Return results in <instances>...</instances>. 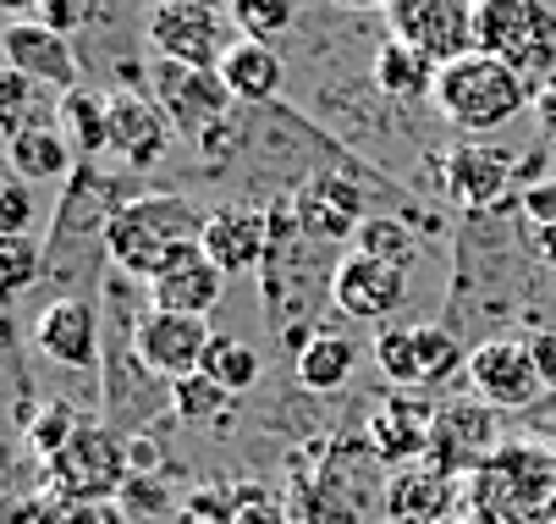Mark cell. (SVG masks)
I'll return each mask as SVG.
<instances>
[{"label": "cell", "mask_w": 556, "mask_h": 524, "mask_svg": "<svg viewBox=\"0 0 556 524\" xmlns=\"http://www.w3.org/2000/svg\"><path fill=\"white\" fill-rule=\"evenodd\" d=\"M39 23L45 28H55V34H72V28H84V17H89V0H39Z\"/></svg>", "instance_id": "40"}, {"label": "cell", "mask_w": 556, "mask_h": 524, "mask_svg": "<svg viewBox=\"0 0 556 524\" xmlns=\"http://www.w3.org/2000/svg\"><path fill=\"white\" fill-rule=\"evenodd\" d=\"M154 100H161V111L172 116V127H177V138H188V144H210V138H220V127L231 122V105H237V95L226 89V78L220 72H210V66H182V61H154Z\"/></svg>", "instance_id": "5"}, {"label": "cell", "mask_w": 556, "mask_h": 524, "mask_svg": "<svg viewBox=\"0 0 556 524\" xmlns=\"http://www.w3.org/2000/svg\"><path fill=\"white\" fill-rule=\"evenodd\" d=\"M430 105H435L457 133H496V127L518 122V116L534 105V89H529V78H518L507 61L473 50V55L441 66Z\"/></svg>", "instance_id": "2"}, {"label": "cell", "mask_w": 556, "mask_h": 524, "mask_svg": "<svg viewBox=\"0 0 556 524\" xmlns=\"http://www.w3.org/2000/svg\"><path fill=\"white\" fill-rule=\"evenodd\" d=\"M226 409H231V392H226L220 382H210L204 370L172 382V414H177V420H188V425H215V431H220Z\"/></svg>", "instance_id": "27"}, {"label": "cell", "mask_w": 556, "mask_h": 524, "mask_svg": "<svg viewBox=\"0 0 556 524\" xmlns=\"http://www.w3.org/2000/svg\"><path fill=\"white\" fill-rule=\"evenodd\" d=\"M231 28L243 39H281L292 23H298V0H231Z\"/></svg>", "instance_id": "29"}, {"label": "cell", "mask_w": 556, "mask_h": 524, "mask_svg": "<svg viewBox=\"0 0 556 524\" xmlns=\"http://www.w3.org/2000/svg\"><path fill=\"white\" fill-rule=\"evenodd\" d=\"M61 122L72 133V144L84 149V155H111V116H105V95H84V89H72L61 100Z\"/></svg>", "instance_id": "26"}, {"label": "cell", "mask_w": 556, "mask_h": 524, "mask_svg": "<svg viewBox=\"0 0 556 524\" xmlns=\"http://www.w3.org/2000/svg\"><path fill=\"white\" fill-rule=\"evenodd\" d=\"M34 89H39V84L28 78V72L7 66V78H0V127H7V138L28 127V100H34Z\"/></svg>", "instance_id": "35"}, {"label": "cell", "mask_w": 556, "mask_h": 524, "mask_svg": "<svg viewBox=\"0 0 556 524\" xmlns=\"http://www.w3.org/2000/svg\"><path fill=\"white\" fill-rule=\"evenodd\" d=\"M534 116H540V133L556 144V89H545V95L534 100Z\"/></svg>", "instance_id": "43"}, {"label": "cell", "mask_w": 556, "mask_h": 524, "mask_svg": "<svg viewBox=\"0 0 556 524\" xmlns=\"http://www.w3.org/2000/svg\"><path fill=\"white\" fill-rule=\"evenodd\" d=\"M468 387L491 409H529V403H540L551 392L534 353H529V342H513V337L480 342L468 353Z\"/></svg>", "instance_id": "10"}, {"label": "cell", "mask_w": 556, "mask_h": 524, "mask_svg": "<svg viewBox=\"0 0 556 524\" xmlns=\"http://www.w3.org/2000/svg\"><path fill=\"white\" fill-rule=\"evenodd\" d=\"M231 513H237V497H226L220 486H204V491H193V497L177 508L182 524H231Z\"/></svg>", "instance_id": "36"}, {"label": "cell", "mask_w": 556, "mask_h": 524, "mask_svg": "<svg viewBox=\"0 0 556 524\" xmlns=\"http://www.w3.org/2000/svg\"><path fill=\"white\" fill-rule=\"evenodd\" d=\"M529 353H534V364H540L545 387L556 392V332H534V337H529Z\"/></svg>", "instance_id": "42"}, {"label": "cell", "mask_w": 556, "mask_h": 524, "mask_svg": "<svg viewBox=\"0 0 556 524\" xmlns=\"http://www.w3.org/2000/svg\"><path fill=\"white\" fill-rule=\"evenodd\" d=\"M204 376H210V382H220L231 398H243L249 387H260L265 359H260V348H254V342H243V337H215V342H210V353H204Z\"/></svg>", "instance_id": "25"}, {"label": "cell", "mask_w": 556, "mask_h": 524, "mask_svg": "<svg viewBox=\"0 0 556 524\" xmlns=\"http://www.w3.org/2000/svg\"><path fill=\"white\" fill-rule=\"evenodd\" d=\"M45 481L61 502H111L132 481V447L105 420H84L77 436L45 464Z\"/></svg>", "instance_id": "4"}, {"label": "cell", "mask_w": 556, "mask_h": 524, "mask_svg": "<svg viewBox=\"0 0 556 524\" xmlns=\"http://www.w3.org/2000/svg\"><path fill=\"white\" fill-rule=\"evenodd\" d=\"M34 215H39L34 183L12 172V177H7V188H0V233H7V238H28V227H34Z\"/></svg>", "instance_id": "34"}, {"label": "cell", "mask_w": 556, "mask_h": 524, "mask_svg": "<svg viewBox=\"0 0 556 524\" xmlns=\"http://www.w3.org/2000/svg\"><path fill=\"white\" fill-rule=\"evenodd\" d=\"M375 364L386 370L391 387H403V392L419 387V337H414V326H380Z\"/></svg>", "instance_id": "30"}, {"label": "cell", "mask_w": 556, "mask_h": 524, "mask_svg": "<svg viewBox=\"0 0 556 524\" xmlns=\"http://www.w3.org/2000/svg\"><path fill=\"white\" fill-rule=\"evenodd\" d=\"M231 524H292V519H287L281 502H270V497H260V491H243V497H237Z\"/></svg>", "instance_id": "41"}, {"label": "cell", "mask_w": 556, "mask_h": 524, "mask_svg": "<svg viewBox=\"0 0 556 524\" xmlns=\"http://www.w3.org/2000/svg\"><path fill=\"white\" fill-rule=\"evenodd\" d=\"M353 249H364V254H375V260H391V265H403V271L414 265V238L396 227V221H386V215H364Z\"/></svg>", "instance_id": "33"}, {"label": "cell", "mask_w": 556, "mask_h": 524, "mask_svg": "<svg viewBox=\"0 0 556 524\" xmlns=\"http://www.w3.org/2000/svg\"><path fill=\"white\" fill-rule=\"evenodd\" d=\"M480 50L529 78L534 100L556 89V7L551 0H473Z\"/></svg>", "instance_id": "3"}, {"label": "cell", "mask_w": 556, "mask_h": 524, "mask_svg": "<svg viewBox=\"0 0 556 524\" xmlns=\"http://www.w3.org/2000/svg\"><path fill=\"white\" fill-rule=\"evenodd\" d=\"M204 221L210 210H199L182 194H132L105 221V254L116 271L154 282L172 265V254H182L188 244H204Z\"/></svg>", "instance_id": "1"}, {"label": "cell", "mask_w": 556, "mask_h": 524, "mask_svg": "<svg viewBox=\"0 0 556 524\" xmlns=\"http://www.w3.org/2000/svg\"><path fill=\"white\" fill-rule=\"evenodd\" d=\"M61 524H132V513H127L122 497H111V502H66Z\"/></svg>", "instance_id": "39"}, {"label": "cell", "mask_w": 556, "mask_h": 524, "mask_svg": "<svg viewBox=\"0 0 556 524\" xmlns=\"http://www.w3.org/2000/svg\"><path fill=\"white\" fill-rule=\"evenodd\" d=\"M226 271L204 254V244H188L182 254H172V265L149 282V298H154V310H172V315H199L210 321L220 310V298H226Z\"/></svg>", "instance_id": "13"}, {"label": "cell", "mask_w": 556, "mask_h": 524, "mask_svg": "<svg viewBox=\"0 0 556 524\" xmlns=\"http://www.w3.org/2000/svg\"><path fill=\"white\" fill-rule=\"evenodd\" d=\"M534 254L556 271V227H534Z\"/></svg>", "instance_id": "44"}, {"label": "cell", "mask_w": 556, "mask_h": 524, "mask_svg": "<svg viewBox=\"0 0 556 524\" xmlns=\"http://www.w3.org/2000/svg\"><path fill=\"white\" fill-rule=\"evenodd\" d=\"M0 7H7L12 17H23V12H34V7H39V0H0Z\"/></svg>", "instance_id": "45"}, {"label": "cell", "mask_w": 556, "mask_h": 524, "mask_svg": "<svg viewBox=\"0 0 556 524\" xmlns=\"http://www.w3.org/2000/svg\"><path fill=\"white\" fill-rule=\"evenodd\" d=\"M220 78L237 95V105H265V100H276L287 66H281V55L265 39H237L226 50V61H220Z\"/></svg>", "instance_id": "22"}, {"label": "cell", "mask_w": 556, "mask_h": 524, "mask_svg": "<svg viewBox=\"0 0 556 524\" xmlns=\"http://www.w3.org/2000/svg\"><path fill=\"white\" fill-rule=\"evenodd\" d=\"M292 364H298V387H303V392L331 398V392H342V387L353 382L358 348H353V337H342V332H314V337H303V348H298Z\"/></svg>", "instance_id": "24"}, {"label": "cell", "mask_w": 556, "mask_h": 524, "mask_svg": "<svg viewBox=\"0 0 556 524\" xmlns=\"http://www.w3.org/2000/svg\"><path fill=\"white\" fill-rule=\"evenodd\" d=\"M386 23L396 39L419 45L430 61H463L480 50V23L473 0H386Z\"/></svg>", "instance_id": "7"}, {"label": "cell", "mask_w": 556, "mask_h": 524, "mask_svg": "<svg viewBox=\"0 0 556 524\" xmlns=\"http://www.w3.org/2000/svg\"><path fill=\"white\" fill-rule=\"evenodd\" d=\"M435 524H468V519H457V513H446V519H435Z\"/></svg>", "instance_id": "46"}, {"label": "cell", "mask_w": 556, "mask_h": 524, "mask_svg": "<svg viewBox=\"0 0 556 524\" xmlns=\"http://www.w3.org/2000/svg\"><path fill=\"white\" fill-rule=\"evenodd\" d=\"M105 116H111V155H122L138 172H149L172 149V133L177 127L161 111V100H149L138 89H111L105 95Z\"/></svg>", "instance_id": "12"}, {"label": "cell", "mask_w": 556, "mask_h": 524, "mask_svg": "<svg viewBox=\"0 0 556 524\" xmlns=\"http://www.w3.org/2000/svg\"><path fill=\"white\" fill-rule=\"evenodd\" d=\"M435 78H441V61H430L419 45L396 39V34L380 39V50H375V89L386 100H430Z\"/></svg>", "instance_id": "21"}, {"label": "cell", "mask_w": 556, "mask_h": 524, "mask_svg": "<svg viewBox=\"0 0 556 524\" xmlns=\"http://www.w3.org/2000/svg\"><path fill=\"white\" fill-rule=\"evenodd\" d=\"M513 172H518V161L507 149H491V144H457L441 155V183L463 210H491L507 194Z\"/></svg>", "instance_id": "16"}, {"label": "cell", "mask_w": 556, "mask_h": 524, "mask_svg": "<svg viewBox=\"0 0 556 524\" xmlns=\"http://www.w3.org/2000/svg\"><path fill=\"white\" fill-rule=\"evenodd\" d=\"M215 332L199 315H172V310H149L132 321V353L154 370L161 382H182L193 370H204Z\"/></svg>", "instance_id": "11"}, {"label": "cell", "mask_w": 556, "mask_h": 524, "mask_svg": "<svg viewBox=\"0 0 556 524\" xmlns=\"http://www.w3.org/2000/svg\"><path fill=\"white\" fill-rule=\"evenodd\" d=\"M292 215H298V227H303L308 238L348 244V238H358V227H364V199L353 194V177L320 172V177H308V183L298 188Z\"/></svg>", "instance_id": "15"}, {"label": "cell", "mask_w": 556, "mask_h": 524, "mask_svg": "<svg viewBox=\"0 0 556 524\" xmlns=\"http://www.w3.org/2000/svg\"><path fill=\"white\" fill-rule=\"evenodd\" d=\"M45 276V249L34 238H0V292L17 298Z\"/></svg>", "instance_id": "32"}, {"label": "cell", "mask_w": 556, "mask_h": 524, "mask_svg": "<svg viewBox=\"0 0 556 524\" xmlns=\"http://www.w3.org/2000/svg\"><path fill=\"white\" fill-rule=\"evenodd\" d=\"M496 409L491 403H452V409H435V447L430 453L441 459V470L446 475H457L463 464H473L480 470L485 464V453H491V441H496V420H491Z\"/></svg>", "instance_id": "18"}, {"label": "cell", "mask_w": 556, "mask_h": 524, "mask_svg": "<svg viewBox=\"0 0 556 524\" xmlns=\"http://www.w3.org/2000/svg\"><path fill=\"white\" fill-rule=\"evenodd\" d=\"M518 210L529 227H556V183H529L518 194Z\"/></svg>", "instance_id": "38"}, {"label": "cell", "mask_w": 556, "mask_h": 524, "mask_svg": "<svg viewBox=\"0 0 556 524\" xmlns=\"http://www.w3.org/2000/svg\"><path fill=\"white\" fill-rule=\"evenodd\" d=\"M7 161L28 183H61L72 177V138L55 122H28L23 133L7 138Z\"/></svg>", "instance_id": "23"}, {"label": "cell", "mask_w": 556, "mask_h": 524, "mask_svg": "<svg viewBox=\"0 0 556 524\" xmlns=\"http://www.w3.org/2000/svg\"><path fill=\"white\" fill-rule=\"evenodd\" d=\"M226 23H231V12L226 7H210V0H154V12H149V45H154V55H166V61L220 72L226 50L237 45L226 34Z\"/></svg>", "instance_id": "6"}, {"label": "cell", "mask_w": 556, "mask_h": 524, "mask_svg": "<svg viewBox=\"0 0 556 524\" xmlns=\"http://www.w3.org/2000/svg\"><path fill=\"white\" fill-rule=\"evenodd\" d=\"M210 7H231V0H210Z\"/></svg>", "instance_id": "47"}, {"label": "cell", "mask_w": 556, "mask_h": 524, "mask_svg": "<svg viewBox=\"0 0 556 524\" xmlns=\"http://www.w3.org/2000/svg\"><path fill=\"white\" fill-rule=\"evenodd\" d=\"M331 304L353 321L391 326V315L408 304V271L391 265V260H375L364 249H348L331 265Z\"/></svg>", "instance_id": "8"}, {"label": "cell", "mask_w": 556, "mask_h": 524, "mask_svg": "<svg viewBox=\"0 0 556 524\" xmlns=\"http://www.w3.org/2000/svg\"><path fill=\"white\" fill-rule=\"evenodd\" d=\"M77 425H84V414H77L72 403H45V409H34L28 414V441H34V453H39V464H50L61 447L77 436Z\"/></svg>", "instance_id": "31"}, {"label": "cell", "mask_w": 556, "mask_h": 524, "mask_svg": "<svg viewBox=\"0 0 556 524\" xmlns=\"http://www.w3.org/2000/svg\"><path fill=\"white\" fill-rule=\"evenodd\" d=\"M0 39H7V66L28 72L39 89H61V95L77 89V55H72L66 34L45 28L39 17L34 23L17 17V23H7V34H0Z\"/></svg>", "instance_id": "17"}, {"label": "cell", "mask_w": 556, "mask_h": 524, "mask_svg": "<svg viewBox=\"0 0 556 524\" xmlns=\"http://www.w3.org/2000/svg\"><path fill=\"white\" fill-rule=\"evenodd\" d=\"M61 519H66V502L50 486H39L34 497H12L7 502V524H61Z\"/></svg>", "instance_id": "37"}, {"label": "cell", "mask_w": 556, "mask_h": 524, "mask_svg": "<svg viewBox=\"0 0 556 524\" xmlns=\"http://www.w3.org/2000/svg\"><path fill=\"white\" fill-rule=\"evenodd\" d=\"M414 337H419V387H446L457 370H468V353L446 326H414Z\"/></svg>", "instance_id": "28"}, {"label": "cell", "mask_w": 556, "mask_h": 524, "mask_svg": "<svg viewBox=\"0 0 556 524\" xmlns=\"http://www.w3.org/2000/svg\"><path fill=\"white\" fill-rule=\"evenodd\" d=\"M452 486L441 464H396L391 486H386V513L391 524H435L446 519Z\"/></svg>", "instance_id": "20"}, {"label": "cell", "mask_w": 556, "mask_h": 524, "mask_svg": "<svg viewBox=\"0 0 556 524\" xmlns=\"http://www.w3.org/2000/svg\"><path fill=\"white\" fill-rule=\"evenodd\" d=\"M369 441H375V453L391 459V464H419L430 447H435V409H425L414 392L391 398L369 420Z\"/></svg>", "instance_id": "19"}, {"label": "cell", "mask_w": 556, "mask_h": 524, "mask_svg": "<svg viewBox=\"0 0 556 524\" xmlns=\"http://www.w3.org/2000/svg\"><path fill=\"white\" fill-rule=\"evenodd\" d=\"M204 254L226 271V276H243L260 271L270 254V210L254 204H215L204 221Z\"/></svg>", "instance_id": "14"}, {"label": "cell", "mask_w": 556, "mask_h": 524, "mask_svg": "<svg viewBox=\"0 0 556 524\" xmlns=\"http://www.w3.org/2000/svg\"><path fill=\"white\" fill-rule=\"evenodd\" d=\"M34 348L39 359L77 370V376H94L100 353H105V321L94 298H50L34 321Z\"/></svg>", "instance_id": "9"}]
</instances>
